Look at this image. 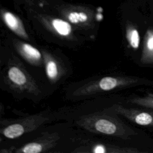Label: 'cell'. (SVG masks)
<instances>
[{"label": "cell", "mask_w": 153, "mask_h": 153, "mask_svg": "<svg viewBox=\"0 0 153 153\" xmlns=\"http://www.w3.org/2000/svg\"><path fill=\"white\" fill-rule=\"evenodd\" d=\"M3 19L7 27L16 35L26 41H30L24 25L19 17L10 12H5L3 14Z\"/></svg>", "instance_id": "10"}, {"label": "cell", "mask_w": 153, "mask_h": 153, "mask_svg": "<svg viewBox=\"0 0 153 153\" xmlns=\"http://www.w3.org/2000/svg\"><path fill=\"white\" fill-rule=\"evenodd\" d=\"M4 79L11 90L29 98L37 97L41 93L36 81L17 60L9 62L4 72Z\"/></svg>", "instance_id": "2"}, {"label": "cell", "mask_w": 153, "mask_h": 153, "mask_svg": "<svg viewBox=\"0 0 153 153\" xmlns=\"http://www.w3.org/2000/svg\"><path fill=\"white\" fill-rule=\"evenodd\" d=\"M129 102L153 109V93H149L143 97H135L130 99Z\"/></svg>", "instance_id": "13"}, {"label": "cell", "mask_w": 153, "mask_h": 153, "mask_svg": "<svg viewBox=\"0 0 153 153\" xmlns=\"http://www.w3.org/2000/svg\"><path fill=\"white\" fill-rule=\"evenodd\" d=\"M103 111L114 115H120L140 126L153 127V111L128 108L117 104L106 108Z\"/></svg>", "instance_id": "5"}, {"label": "cell", "mask_w": 153, "mask_h": 153, "mask_svg": "<svg viewBox=\"0 0 153 153\" xmlns=\"http://www.w3.org/2000/svg\"><path fill=\"white\" fill-rule=\"evenodd\" d=\"M140 62L143 64H153V30H148L144 37Z\"/></svg>", "instance_id": "11"}, {"label": "cell", "mask_w": 153, "mask_h": 153, "mask_svg": "<svg viewBox=\"0 0 153 153\" xmlns=\"http://www.w3.org/2000/svg\"><path fill=\"white\" fill-rule=\"evenodd\" d=\"M137 82V79L128 76H106L84 84L75 89L72 95L76 97L92 96L128 87Z\"/></svg>", "instance_id": "3"}, {"label": "cell", "mask_w": 153, "mask_h": 153, "mask_svg": "<svg viewBox=\"0 0 153 153\" xmlns=\"http://www.w3.org/2000/svg\"><path fill=\"white\" fill-rule=\"evenodd\" d=\"M48 118L42 114L33 115L10 123L1 128V134L8 139H16L23 134L36 129L48 121Z\"/></svg>", "instance_id": "4"}, {"label": "cell", "mask_w": 153, "mask_h": 153, "mask_svg": "<svg viewBox=\"0 0 153 153\" xmlns=\"http://www.w3.org/2000/svg\"><path fill=\"white\" fill-rule=\"evenodd\" d=\"M76 123L90 132L122 139H127L134 133L113 114L104 111L81 116Z\"/></svg>", "instance_id": "1"}, {"label": "cell", "mask_w": 153, "mask_h": 153, "mask_svg": "<svg viewBox=\"0 0 153 153\" xmlns=\"http://www.w3.org/2000/svg\"><path fill=\"white\" fill-rule=\"evenodd\" d=\"M12 42L19 54L31 65L39 66L44 63L42 52L32 45L18 39H13Z\"/></svg>", "instance_id": "7"}, {"label": "cell", "mask_w": 153, "mask_h": 153, "mask_svg": "<svg viewBox=\"0 0 153 153\" xmlns=\"http://www.w3.org/2000/svg\"><path fill=\"white\" fill-rule=\"evenodd\" d=\"M59 138V137L56 133L47 134L17 148L14 152L16 153H40L46 152L55 146Z\"/></svg>", "instance_id": "6"}, {"label": "cell", "mask_w": 153, "mask_h": 153, "mask_svg": "<svg viewBox=\"0 0 153 153\" xmlns=\"http://www.w3.org/2000/svg\"><path fill=\"white\" fill-rule=\"evenodd\" d=\"M42 53L47 77L51 84L57 83L65 74L62 65L52 53L45 50H42Z\"/></svg>", "instance_id": "8"}, {"label": "cell", "mask_w": 153, "mask_h": 153, "mask_svg": "<svg viewBox=\"0 0 153 153\" xmlns=\"http://www.w3.org/2000/svg\"><path fill=\"white\" fill-rule=\"evenodd\" d=\"M88 16L84 12H71L68 16V20L73 24L84 23L88 20Z\"/></svg>", "instance_id": "14"}, {"label": "cell", "mask_w": 153, "mask_h": 153, "mask_svg": "<svg viewBox=\"0 0 153 153\" xmlns=\"http://www.w3.org/2000/svg\"><path fill=\"white\" fill-rule=\"evenodd\" d=\"M74 151V152H87L93 153H118V152H137V150L130 149L128 148H122L116 145L103 143H85Z\"/></svg>", "instance_id": "9"}, {"label": "cell", "mask_w": 153, "mask_h": 153, "mask_svg": "<svg viewBox=\"0 0 153 153\" xmlns=\"http://www.w3.org/2000/svg\"><path fill=\"white\" fill-rule=\"evenodd\" d=\"M126 39L128 45L134 50L139 48L140 42V38L139 32L136 29L128 28L126 31Z\"/></svg>", "instance_id": "12"}]
</instances>
